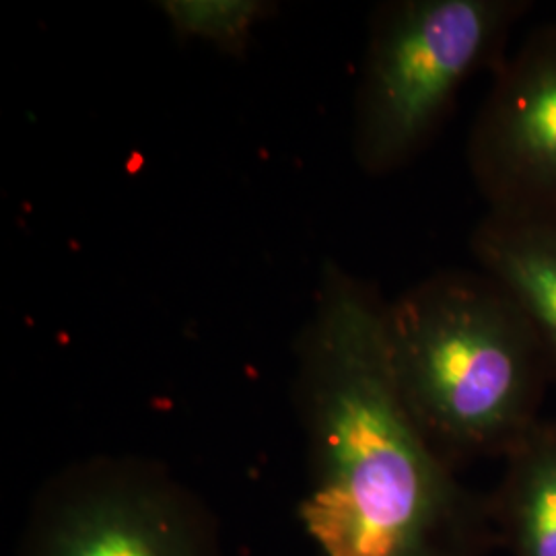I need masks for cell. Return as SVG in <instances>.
Here are the masks:
<instances>
[{"label":"cell","instance_id":"cell-1","mask_svg":"<svg viewBox=\"0 0 556 556\" xmlns=\"http://www.w3.org/2000/svg\"><path fill=\"white\" fill-rule=\"evenodd\" d=\"M307 445L299 519L314 556H482L489 511L425 438L397 390L386 301L328 264L299 338Z\"/></svg>","mask_w":556,"mask_h":556},{"label":"cell","instance_id":"cell-2","mask_svg":"<svg viewBox=\"0 0 556 556\" xmlns=\"http://www.w3.org/2000/svg\"><path fill=\"white\" fill-rule=\"evenodd\" d=\"M386 338L400 394L452 468L507 456L540 422L548 358L482 270L435 273L386 303Z\"/></svg>","mask_w":556,"mask_h":556},{"label":"cell","instance_id":"cell-3","mask_svg":"<svg viewBox=\"0 0 556 556\" xmlns=\"http://www.w3.org/2000/svg\"><path fill=\"white\" fill-rule=\"evenodd\" d=\"M532 2L396 0L371 23L355 105V160L386 176L435 137L459 89L497 66Z\"/></svg>","mask_w":556,"mask_h":556},{"label":"cell","instance_id":"cell-4","mask_svg":"<svg viewBox=\"0 0 556 556\" xmlns=\"http://www.w3.org/2000/svg\"><path fill=\"white\" fill-rule=\"evenodd\" d=\"M20 556H223V544L211 507L160 462L96 456L41 486Z\"/></svg>","mask_w":556,"mask_h":556},{"label":"cell","instance_id":"cell-5","mask_svg":"<svg viewBox=\"0 0 556 556\" xmlns=\"http://www.w3.org/2000/svg\"><path fill=\"white\" fill-rule=\"evenodd\" d=\"M468 163L491 215L556 225V23L532 29L493 68Z\"/></svg>","mask_w":556,"mask_h":556},{"label":"cell","instance_id":"cell-6","mask_svg":"<svg viewBox=\"0 0 556 556\" xmlns=\"http://www.w3.org/2000/svg\"><path fill=\"white\" fill-rule=\"evenodd\" d=\"M472 254L534 328L556 378V225L486 215Z\"/></svg>","mask_w":556,"mask_h":556},{"label":"cell","instance_id":"cell-7","mask_svg":"<svg viewBox=\"0 0 556 556\" xmlns=\"http://www.w3.org/2000/svg\"><path fill=\"white\" fill-rule=\"evenodd\" d=\"M505 459L495 519L511 556H556L555 422H538Z\"/></svg>","mask_w":556,"mask_h":556},{"label":"cell","instance_id":"cell-8","mask_svg":"<svg viewBox=\"0 0 556 556\" xmlns=\"http://www.w3.org/2000/svg\"><path fill=\"white\" fill-rule=\"evenodd\" d=\"M157 9L181 40L238 56L275 7L262 0H163Z\"/></svg>","mask_w":556,"mask_h":556}]
</instances>
